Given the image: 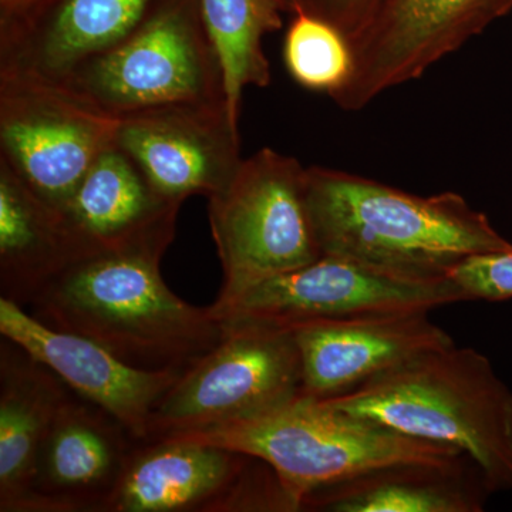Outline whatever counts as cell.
<instances>
[{"instance_id":"8992f818","label":"cell","mask_w":512,"mask_h":512,"mask_svg":"<svg viewBox=\"0 0 512 512\" xmlns=\"http://www.w3.org/2000/svg\"><path fill=\"white\" fill-rule=\"evenodd\" d=\"M306 168L266 147L242 160L227 187L208 198L222 268L217 303L322 256L309 215Z\"/></svg>"},{"instance_id":"d4e9b609","label":"cell","mask_w":512,"mask_h":512,"mask_svg":"<svg viewBox=\"0 0 512 512\" xmlns=\"http://www.w3.org/2000/svg\"><path fill=\"white\" fill-rule=\"evenodd\" d=\"M45 0H0V26L22 18Z\"/></svg>"},{"instance_id":"484cf974","label":"cell","mask_w":512,"mask_h":512,"mask_svg":"<svg viewBox=\"0 0 512 512\" xmlns=\"http://www.w3.org/2000/svg\"><path fill=\"white\" fill-rule=\"evenodd\" d=\"M284 3L286 13H291L292 15V13L299 8V5H301V0H284Z\"/></svg>"},{"instance_id":"30bf717a","label":"cell","mask_w":512,"mask_h":512,"mask_svg":"<svg viewBox=\"0 0 512 512\" xmlns=\"http://www.w3.org/2000/svg\"><path fill=\"white\" fill-rule=\"evenodd\" d=\"M468 302L453 279L413 282L380 274L335 255L266 278L231 301L211 305L225 323L292 328L311 320L342 319L367 313L431 311Z\"/></svg>"},{"instance_id":"277c9868","label":"cell","mask_w":512,"mask_h":512,"mask_svg":"<svg viewBox=\"0 0 512 512\" xmlns=\"http://www.w3.org/2000/svg\"><path fill=\"white\" fill-rule=\"evenodd\" d=\"M171 437L261 458L274 468L301 508L303 500L316 491L383 468L444 467L468 461L454 448L407 436L303 394L259 419Z\"/></svg>"},{"instance_id":"ba28073f","label":"cell","mask_w":512,"mask_h":512,"mask_svg":"<svg viewBox=\"0 0 512 512\" xmlns=\"http://www.w3.org/2000/svg\"><path fill=\"white\" fill-rule=\"evenodd\" d=\"M117 124L66 80L0 67V160L57 210L116 143Z\"/></svg>"},{"instance_id":"9c48e42d","label":"cell","mask_w":512,"mask_h":512,"mask_svg":"<svg viewBox=\"0 0 512 512\" xmlns=\"http://www.w3.org/2000/svg\"><path fill=\"white\" fill-rule=\"evenodd\" d=\"M298 512L261 458L204 441H137L107 512Z\"/></svg>"},{"instance_id":"603a6c76","label":"cell","mask_w":512,"mask_h":512,"mask_svg":"<svg viewBox=\"0 0 512 512\" xmlns=\"http://www.w3.org/2000/svg\"><path fill=\"white\" fill-rule=\"evenodd\" d=\"M468 302H503L512 298V249L474 255L450 274Z\"/></svg>"},{"instance_id":"8fae6325","label":"cell","mask_w":512,"mask_h":512,"mask_svg":"<svg viewBox=\"0 0 512 512\" xmlns=\"http://www.w3.org/2000/svg\"><path fill=\"white\" fill-rule=\"evenodd\" d=\"M511 12L512 0H384L350 42L352 76L330 99L346 111L365 109L421 79Z\"/></svg>"},{"instance_id":"7a4b0ae2","label":"cell","mask_w":512,"mask_h":512,"mask_svg":"<svg viewBox=\"0 0 512 512\" xmlns=\"http://www.w3.org/2000/svg\"><path fill=\"white\" fill-rule=\"evenodd\" d=\"M161 259L100 254L70 266L30 303L49 328L76 333L146 370H187L224 339L211 306L175 295Z\"/></svg>"},{"instance_id":"7402d4cb","label":"cell","mask_w":512,"mask_h":512,"mask_svg":"<svg viewBox=\"0 0 512 512\" xmlns=\"http://www.w3.org/2000/svg\"><path fill=\"white\" fill-rule=\"evenodd\" d=\"M285 35V66L296 83L332 97L352 76L349 40L325 20L298 9Z\"/></svg>"},{"instance_id":"cb8c5ba5","label":"cell","mask_w":512,"mask_h":512,"mask_svg":"<svg viewBox=\"0 0 512 512\" xmlns=\"http://www.w3.org/2000/svg\"><path fill=\"white\" fill-rule=\"evenodd\" d=\"M383 2L384 0H301L298 9L330 23L350 43L365 29Z\"/></svg>"},{"instance_id":"9a60e30c","label":"cell","mask_w":512,"mask_h":512,"mask_svg":"<svg viewBox=\"0 0 512 512\" xmlns=\"http://www.w3.org/2000/svg\"><path fill=\"white\" fill-rule=\"evenodd\" d=\"M137 440L73 393L47 434L25 512H107Z\"/></svg>"},{"instance_id":"52a82bcc","label":"cell","mask_w":512,"mask_h":512,"mask_svg":"<svg viewBox=\"0 0 512 512\" xmlns=\"http://www.w3.org/2000/svg\"><path fill=\"white\" fill-rule=\"evenodd\" d=\"M225 326L224 339L157 404L147 440L259 419L302 396L301 355L291 328Z\"/></svg>"},{"instance_id":"5bb4252c","label":"cell","mask_w":512,"mask_h":512,"mask_svg":"<svg viewBox=\"0 0 512 512\" xmlns=\"http://www.w3.org/2000/svg\"><path fill=\"white\" fill-rule=\"evenodd\" d=\"M0 335L56 373L73 393L120 421L137 441L148 439L151 414L185 370L128 365L99 343L49 328L0 298Z\"/></svg>"},{"instance_id":"ffe728a7","label":"cell","mask_w":512,"mask_h":512,"mask_svg":"<svg viewBox=\"0 0 512 512\" xmlns=\"http://www.w3.org/2000/svg\"><path fill=\"white\" fill-rule=\"evenodd\" d=\"M470 460L456 466H396L316 491L302 511L481 512L490 495Z\"/></svg>"},{"instance_id":"d6986e66","label":"cell","mask_w":512,"mask_h":512,"mask_svg":"<svg viewBox=\"0 0 512 512\" xmlns=\"http://www.w3.org/2000/svg\"><path fill=\"white\" fill-rule=\"evenodd\" d=\"M72 390L29 353L0 340V512H25L40 447Z\"/></svg>"},{"instance_id":"3957f363","label":"cell","mask_w":512,"mask_h":512,"mask_svg":"<svg viewBox=\"0 0 512 512\" xmlns=\"http://www.w3.org/2000/svg\"><path fill=\"white\" fill-rule=\"evenodd\" d=\"M323 402L454 448L491 494L512 490V390L476 349L431 350Z\"/></svg>"},{"instance_id":"7c38bea8","label":"cell","mask_w":512,"mask_h":512,"mask_svg":"<svg viewBox=\"0 0 512 512\" xmlns=\"http://www.w3.org/2000/svg\"><path fill=\"white\" fill-rule=\"evenodd\" d=\"M238 119L227 101L156 107L120 117L116 144L165 197L210 198L242 163Z\"/></svg>"},{"instance_id":"4fadbf2b","label":"cell","mask_w":512,"mask_h":512,"mask_svg":"<svg viewBox=\"0 0 512 512\" xmlns=\"http://www.w3.org/2000/svg\"><path fill=\"white\" fill-rule=\"evenodd\" d=\"M301 355L303 396L352 392L431 350L456 345L429 311L367 313L292 326Z\"/></svg>"},{"instance_id":"5b68a950","label":"cell","mask_w":512,"mask_h":512,"mask_svg":"<svg viewBox=\"0 0 512 512\" xmlns=\"http://www.w3.org/2000/svg\"><path fill=\"white\" fill-rule=\"evenodd\" d=\"M63 80L116 119L173 104L228 103L200 0H160L124 39Z\"/></svg>"},{"instance_id":"6da1fadb","label":"cell","mask_w":512,"mask_h":512,"mask_svg":"<svg viewBox=\"0 0 512 512\" xmlns=\"http://www.w3.org/2000/svg\"><path fill=\"white\" fill-rule=\"evenodd\" d=\"M306 198L320 251L413 282H441L474 255L512 244L457 192L421 197L312 165Z\"/></svg>"},{"instance_id":"ac0fdd59","label":"cell","mask_w":512,"mask_h":512,"mask_svg":"<svg viewBox=\"0 0 512 512\" xmlns=\"http://www.w3.org/2000/svg\"><path fill=\"white\" fill-rule=\"evenodd\" d=\"M90 256L63 211L0 160V298L30 306L57 276Z\"/></svg>"},{"instance_id":"e0dca14e","label":"cell","mask_w":512,"mask_h":512,"mask_svg":"<svg viewBox=\"0 0 512 512\" xmlns=\"http://www.w3.org/2000/svg\"><path fill=\"white\" fill-rule=\"evenodd\" d=\"M160 0H45L0 26V67L66 79L119 43Z\"/></svg>"},{"instance_id":"2e32d148","label":"cell","mask_w":512,"mask_h":512,"mask_svg":"<svg viewBox=\"0 0 512 512\" xmlns=\"http://www.w3.org/2000/svg\"><path fill=\"white\" fill-rule=\"evenodd\" d=\"M181 202L165 197L116 143L103 151L63 210L90 254L163 259Z\"/></svg>"},{"instance_id":"44dd1931","label":"cell","mask_w":512,"mask_h":512,"mask_svg":"<svg viewBox=\"0 0 512 512\" xmlns=\"http://www.w3.org/2000/svg\"><path fill=\"white\" fill-rule=\"evenodd\" d=\"M200 6L224 69L229 110L239 120L245 90L272 82L264 39L282 28L284 0H200Z\"/></svg>"}]
</instances>
